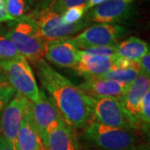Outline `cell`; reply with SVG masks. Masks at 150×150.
<instances>
[{
	"mask_svg": "<svg viewBox=\"0 0 150 150\" xmlns=\"http://www.w3.org/2000/svg\"><path fill=\"white\" fill-rule=\"evenodd\" d=\"M113 67L118 68V69H135L139 71V62H136L129 59H125V58H121L118 56L114 62Z\"/></svg>",
	"mask_w": 150,
	"mask_h": 150,
	"instance_id": "cell-26",
	"label": "cell"
},
{
	"mask_svg": "<svg viewBox=\"0 0 150 150\" xmlns=\"http://www.w3.org/2000/svg\"><path fill=\"white\" fill-rule=\"evenodd\" d=\"M18 145L19 150H45L33 122L30 101L22 118L18 133Z\"/></svg>",
	"mask_w": 150,
	"mask_h": 150,
	"instance_id": "cell-16",
	"label": "cell"
},
{
	"mask_svg": "<svg viewBox=\"0 0 150 150\" xmlns=\"http://www.w3.org/2000/svg\"><path fill=\"white\" fill-rule=\"evenodd\" d=\"M149 90L150 78L139 74L127 87L121 102L124 109L139 124L140 103L145 93Z\"/></svg>",
	"mask_w": 150,
	"mask_h": 150,
	"instance_id": "cell-15",
	"label": "cell"
},
{
	"mask_svg": "<svg viewBox=\"0 0 150 150\" xmlns=\"http://www.w3.org/2000/svg\"><path fill=\"white\" fill-rule=\"evenodd\" d=\"M37 23L38 36L45 41H50L58 38H70L85 28L88 25V21L85 19L74 24H67L63 21L61 13L46 8L40 13Z\"/></svg>",
	"mask_w": 150,
	"mask_h": 150,
	"instance_id": "cell-7",
	"label": "cell"
},
{
	"mask_svg": "<svg viewBox=\"0 0 150 150\" xmlns=\"http://www.w3.org/2000/svg\"><path fill=\"white\" fill-rule=\"evenodd\" d=\"M88 0H54L47 9L58 13H62L67 8L74 6L85 4Z\"/></svg>",
	"mask_w": 150,
	"mask_h": 150,
	"instance_id": "cell-24",
	"label": "cell"
},
{
	"mask_svg": "<svg viewBox=\"0 0 150 150\" xmlns=\"http://www.w3.org/2000/svg\"><path fill=\"white\" fill-rule=\"evenodd\" d=\"M83 135L86 140L103 150H129L138 142L132 129L109 127L96 121L86 125Z\"/></svg>",
	"mask_w": 150,
	"mask_h": 150,
	"instance_id": "cell-3",
	"label": "cell"
},
{
	"mask_svg": "<svg viewBox=\"0 0 150 150\" xmlns=\"http://www.w3.org/2000/svg\"><path fill=\"white\" fill-rule=\"evenodd\" d=\"M139 123L142 129L149 131L150 124V90L145 93L140 103Z\"/></svg>",
	"mask_w": 150,
	"mask_h": 150,
	"instance_id": "cell-23",
	"label": "cell"
},
{
	"mask_svg": "<svg viewBox=\"0 0 150 150\" xmlns=\"http://www.w3.org/2000/svg\"><path fill=\"white\" fill-rule=\"evenodd\" d=\"M46 150H80L74 129L61 118L47 129Z\"/></svg>",
	"mask_w": 150,
	"mask_h": 150,
	"instance_id": "cell-12",
	"label": "cell"
},
{
	"mask_svg": "<svg viewBox=\"0 0 150 150\" xmlns=\"http://www.w3.org/2000/svg\"><path fill=\"white\" fill-rule=\"evenodd\" d=\"M132 0H106L90 8L85 16L87 21L98 23H114L127 19L131 13Z\"/></svg>",
	"mask_w": 150,
	"mask_h": 150,
	"instance_id": "cell-10",
	"label": "cell"
},
{
	"mask_svg": "<svg viewBox=\"0 0 150 150\" xmlns=\"http://www.w3.org/2000/svg\"><path fill=\"white\" fill-rule=\"evenodd\" d=\"M129 85L104 79L98 77H88L79 85V88L90 98H114L122 102L126 88Z\"/></svg>",
	"mask_w": 150,
	"mask_h": 150,
	"instance_id": "cell-13",
	"label": "cell"
},
{
	"mask_svg": "<svg viewBox=\"0 0 150 150\" xmlns=\"http://www.w3.org/2000/svg\"><path fill=\"white\" fill-rule=\"evenodd\" d=\"M28 103L27 98L16 93L0 116V135L7 140L13 150H19L18 133Z\"/></svg>",
	"mask_w": 150,
	"mask_h": 150,
	"instance_id": "cell-6",
	"label": "cell"
},
{
	"mask_svg": "<svg viewBox=\"0 0 150 150\" xmlns=\"http://www.w3.org/2000/svg\"><path fill=\"white\" fill-rule=\"evenodd\" d=\"M117 55L113 56H100L79 51V60L73 68L84 78L100 77L114 66Z\"/></svg>",
	"mask_w": 150,
	"mask_h": 150,
	"instance_id": "cell-14",
	"label": "cell"
},
{
	"mask_svg": "<svg viewBox=\"0 0 150 150\" xmlns=\"http://www.w3.org/2000/svg\"><path fill=\"white\" fill-rule=\"evenodd\" d=\"M7 13L13 20H17L23 16L27 9L26 0H5Z\"/></svg>",
	"mask_w": 150,
	"mask_h": 150,
	"instance_id": "cell-21",
	"label": "cell"
},
{
	"mask_svg": "<svg viewBox=\"0 0 150 150\" xmlns=\"http://www.w3.org/2000/svg\"><path fill=\"white\" fill-rule=\"evenodd\" d=\"M104 1H106V0H88L87 3L85 4L86 8H87V10H88V9H90L92 8L102 4Z\"/></svg>",
	"mask_w": 150,
	"mask_h": 150,
	"instance_id": "cell-29",
	"label": "cell"
},
{
	"mask_svg": "<svg viewBox=\"0 0 150 150\" xmlns=\"http://www.w3.org/2000/svg\"><path fill=\"white\" fill-rule=\"evenodd\" d=\"M20 54L9 38L0 34V62L16 59Z\"/></svg>",
	"mask_w": 150,
	"mask_h": 150,
	"instance_id": "cell-20",
	"label": "cell"
},
{
	"mask_svg": "<svg viewBox=\"0 0 150 150\" xmlns=\"http://www.w3.org/2000/svg\"><path fill=\"white\" fill-rule=\"evenodd\" d=\"M30 107L35 127L42 140L43 148L46 150L47 129L61 117L43 90H39L38 100L36 102H30Z\"/></svg>",
	"mask_w": 150,
	"mask_h": 150,
	"instance_id": "cell-11",
	"label": "cell"
},
{
	"mask_svg": "<svg viewBox=\"0 0 150 150\" xmlns=\"http://www.w3.org/2000/svg\"><path fill=\"white\" fill-rule=\"evenodd\" d=\"M13 21L15 23L3 34L13 42L20 55L36 65L44 58L47 42L38 36L37 20L23 16Z\"/></svg>",
	"mask_w": 150,
	"mask_h": 150,
	"instance_id": "cell-2",
	"label": "cell"
},
{
	"mask_svg": "<svg viewBox=\"0 0 150 150\" xmlns=\"http://www.w3.org/2000/svg\"><path fill=\"white\" fill-rule=\"evenodd\" d=\"M35 66L40 83L61 118L72 129L86 127L93 119L88 97L43 59Z\"/></svg>",
	"mask_w": 150,
	"mask_h": 150,
	"instance_id": "cell-1",
	"label": "cell"
},
{
	"mask_svg": "<svg viewBox=\"0 0 150 150\" xmlns=\"http://www.w3.org/2000/svg\"><path fill=\"white\" fill-rule=\"evenodd\" d=\"M45 1H46V2L48 3V6H49L50 4H52V3H53V2H54V0H45ZM48 7H47V8H48Z\"/></svg>",
	"mask_w": 150,
	"mask_h": 150,
	"instance_id": "cell-32",
	"label": "cell"
},
{
	"mask_svg": "<svg viewBox=\"0 0 150 150\" xmlns=\"http://www.w3.org/2000/svg\"><path fill=\"white\" fill-rule=\"evenodd\" d=\"M139 74L150 78V52L149 50L139 59Z\"/></svg>",
	"mask_w": 150,
	"mask_h": 150,
	"instance_id": "cell-27",
	"label": "cell"
},
{
	"mask_svg": "<svg viewBox=\"0 0 150 150\" xmlns=\"http://www.w3.org/2000/svg\"><path fill=\"white\" fill-rule=\"evenodd\" d=\"M129 150H150V149L149 144H141L135 145Z\"/></svg>",
	"mask_w": 150,
	"mask_h": 150,
	"instance_id": "cell-31",
	"label": "cell"
},
{
	"mask_svg": "<svg viewBox=\"0 0 150 150\" xmlns=\"http://www.w3.org/2000/svg\"><path fill=\"white\" fill-rule=\"evenodd\" d=\"M126 32L125 28L114 23H98L85 28L73 38L80 50L88 48L118 43V39Z\"/></svg>",
	"mask_w": 150,
	"mask_h": 150,
	"instance_id": "cell-8",
	"label": "cell"
},
{
	"mask_svg": "<svg viewBox=\"0 0 150 150\" xmlns=\"http://www.w3.org/2000/svg\"><path fill=\"white\" fill-rule=\"evenodd\" d=\"M0 67L16 93H21L30 102L37 101L39 89L27 59L20 55L16 59L0 62Z\"/></svg>",
	"mask_w": 150,
	"mask_h": 150,
	"instance_id": "cell-5",
	"label": "cell"
},
{
	"mask_svg": "<svg viewBox=\"0 0 150 150\" xmlns=\"http://www.w3.org/2000/svg\"><path fill=\"white\" fill-rule=\"evenodd\" d=\"M149 48L147 43L139 38L130 37L127 40L118 43L117 56L139 62Z\"/></svg>",
	"mask_w": 150,
	"mask_h": 150,
	"instance_id": "cell-17",
	"label": "cell"
},
{
	"mask_svg": "<svg viewBox=\"0 0 150 150\" xmlns=\"http://www.w3.org/2000/svg\"><path fill=\"white\" fill-rule=\"evenodd\" d=\"M0 150H13L7 140L0 135Z\"/></svg>",
	"mask_w": 150,
	"mask_h": 150,
	"instance_id": "cell-30",
	"label": "cell"
},
{
	"mask_svg": "<svg viewBox=\"0 0 150 150\" xmlns=\"http://www.w3.org/2000/svg\"><path fill=\"white\" fill-rule=\"evenodd\" d=\"M139 71L135 69H122L113 67L102 76L98 77L104 79L116 81L129 85L139 75Z\"/></svg>",
	"mask_w": 150,
	"mask_h": 150,
	"instance_id": "cell-18",
	"label": "cell"
},
{
	"mask_svg": "<svg viewBox=\"0 0 150 150\" xmlns=\"http://www.w3.org/2000/svg\"><path fill=\"white\" fill-rule=\"evenodd\" d=\"M92 116L98 123L123 129H142L141 125L124 109L121 101L114 98H90Z\"/></svg>",
	"mask_w": 150,
	"mask_h": 150,
	"instance_id": "cell-4",
	"label": "cell"
},
{
	"mask_svg": "<svg viewBox=\"0 0 150 150\" xmlns=\"http://www.w3.org/2000/svg\"><path fill=\"white\" fill-rule=\"evenodd\" d=\"M80 49L73 38H63L46 42L44 58L62 68H74L79 60Z\"/></svg>",
	"mask_w": 150,
	"mask_h": 150,
	"instance_id": "cell-9",
	"label": "cell"
},
{
	"mask_svg": "<svg viewBox=\"0 0 150 150\" xmlns=\"http://www.w3.org/2000/svg\"><path fill=\"white\" fill-rule=\"evenodd\" d=\"M118 43H114L111 45H105V46H98V47H92L88 48L83 50L87 53L94 55H100V56H113L117 55V46Z\"/></svg>",
	"mask_w": 150,
	"mask_h": 150,
	"instance_id": "cell-25",
	"label": "cell"
},
{
	"mask_svg": "<svg viewBox=\"0 0 150 150\" xmlns=\"http://www.w3.org/2000/svg\"><path fill=\"white\" fill-rule=\"evenodd\" d=\"M13 21L6 10L5 0H0V23L2 22Z\"/></svg>",
	"mask_w": 150,
	"mask_h": 150,
	"instance_id": "cell-28",
	"label": "cell"
},
{
	"mask_svg": "<svg viewBox=\"0 0 150 150\" xmlns=\"http://www.w3.org/2000/svg\"><path fill=\"white\" fill-rule=\"evenodd\" d=\"M87 11L85 4H82L67 8L61 13V15L64 23L67 24H74L82 20V18Z\"/></svg>",
	"mask_w": 150,
	"mask_h": 150,
	"instance_id": "cell-22",
	"label": "cell"
},
{
	"mask_svg": "<svg viewBox=\"0 0 150 150\" xmlns=\"http://www.w3.org/2000/svg\"><path fill=\"white\" fill-rule=\"evenodd\" d=\"M15 93V89L12 87L4 70L0 67V116Z\"/></svg>",
	"mask_w": 150,
	"mask_h": 150,
	"instance_id": "cell-19",
	"label": "cell"
}]
</instances>
